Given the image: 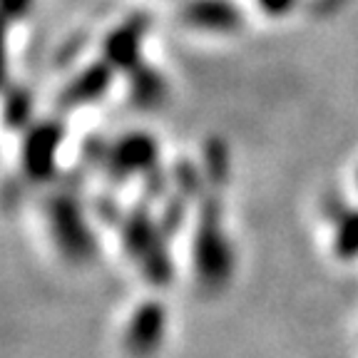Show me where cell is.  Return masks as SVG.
I'll return each instance as SVG.
<instances>
[{
	"label": "cell",
	"instance_id": "1",
	"mask_svg": "<svg viewBox=\"0 0 358 358\" xmlns=\"http://www.w3.org/2000/svg\"><path fill=\"white\" fill-rule=\"evenodd\" d=\"M192 266L196 281L209 291L224 289L234 274V249L224 231L219 196H207L201 201L192 236Z\"/></svg>",
	"mask_w": 358,
	"mask_h": 358
},
{
	"label": "cell",
	"instance_id": "2",
	"mask_svg": "<svg viewBox=\"0 0 358 358\" xmlns=\"http://www.w3.org/2000/svg\"><path fill=\"white\" fill-rule=\"evenodd\" d=\"M45 227L52 249L62 262L85 266L95 262L97 239L90 227V217L83 201L73 192H52L45 201Z\"/></svg>",
	"mask_w": 358,
	"mask_h": 358
},
{
	"label": "cell",
	"instance_id": "3",
	"mask_svg": "<svg viewBox=\"0 0 358 358\" xmlns=\"http://www.w3.org/2000/svg\"><path fill=\"white\" fill-rule=\"evenodd\" d=\"M122 241L132 262L142 268V274L155 286H167L172 279L164 227L157 224L145 209H137L122 222Z\"/></svg>",
	"mask_w": 358,
	"mask_h": 358
},
{
	"label": "cell",
	"instance_id": "4",
	"mask_svg": "<svg viewBox=\"0 0 358 358\" xmlns=\"http://www.w3.org/2000/svg\"><path fill=\"white\" fill-rule=\"evenodd\" d=\"M62 142H65V127L55 117L38 120L22 129L20 150H17L22 179L30 185L52 182L60 169Z\"/></svg>",
	"mask_w": 358,
	"mask_h": 358
},
{
	"label": "cell",
	"instance_id": "5",
	"mask_svg": "<svg viewBox=\"0 0 358 358\" xmlns=\"http://www.w3.org/2000/svg\"><path fill=\"white\" fill-rule=\"evenodd\" d=\"M102 164H105V172L112 182L147 177L159 164V142L145 129L124 132L105 150Z\"/></svg>",
	"mask_w": 358,
	"mask_h": 358
},
{
	"label": "cell",
	"instance_id": "6",
	"mask_svg": "<svg viewBox=\"0 0 358 358\" xmlns=\"http://www.w3.org/2000/svg\"><path fill=\"white\" fill-rule=\"evenodd\" d=\"M169 313L157 299L137 303L124 326V351L132 358H152L167 338Z\"/></svg>",
	"mask_w": 358,
	"mask_h": 358
},
{
	"label": "cell",
	"instance_id": "7",
	"mask_svg": "<svg viewBox=\"0 0 358 358\" xmlns=\"http://www.w3.org/2000/svg\"><path fill=\"white\" fill-rule=\"evenodd\" d=\"M150 17L145 13H134L127 20H122L117 28L107 33L102 43V60H107L115 73H132L134 67L142 65V48H145Z\"/></svg>",
	"mask_w": 358,
	"mask_h": 358
},
{
	"label": "cell",
	"instance_id": "8",
	"mask_svg": "<svg viewBox=\"0 0 358 358\" xmlns=\"http://www.w3.org/2000/svg\"><path fill=\"white\" fill-rule=\"evenodd\" d=\"M112 80H115V67L110 62H90L78 75H73V80H67L57 102H60L62 110H78V107L95 105V102H100L110 92Z\"/></svg>",
	"mask_w": 358,
	"mask_h": 358
},
{
	"label": "cell",
	"instance_id": "9",
	"mask_svg": "<svg viewBox=\"0 0 358 358\" xmlns=\"http://www.w3.org/2000/svg\"><path fill=\"white\" fill-rule=\"evenodd\" d=\"M182 20L207 33H234L241 25V13L229 0H189L182 8Z\"/></svg>",
	"mask_w": 358,
	"mask_h": 358
},
{
	"label": "cell",
	"instance_id": "10",
	"mask_svg": "<svg viewBox=\"0 0 358 358\" xmlns=\"http://www.w3.org/2000/svg\"><path fill=\"white\" fill-rule=\"evenodd\" d=\"M167 80L162 78V73H157L155 67L145 65L134 67L129 73V100L134 107L140 110H157L167 100Z\"/></svg>",
	"mask_w": 358,
	"mask_h": 358
},
{
	"label": "cell",
	"instance_id": "11",
	"mask_svg": "<svg viewBox=\"0 0 358 358\" xmlns=\"http://www.w3.org/2000/svg\"><path fill=\"white\" fill-rule=\"evenodd\" d=\"M334 254L341 262L358 259V209H341L334 217Z\"/></svg>",
	"mask_w": 358,
	"mask_h": 358
},
{
	"label": "cell",
	"instance_id": "12",
	"mask_svg": "<svg viewBox=\"0 0 358 358\" xmlns=\"http://www.w3.org/2000/svg\"><path fill=\"white\" fill-rule=\"evenodd\" d=\"M30 112H33V100L25 90L15 87L6 92V105H3V117L6 124L13 129H25L30 124Z\"/></svg>",
	"mask_w": 358,
	"mask_h": 358
},
{
	"label": "cell",
	"instance_id": "13",
	"mask_svg": "<svg viewBox=\"0 0 358 358\" xmlns=\"http://www.w3.org/2000/svg\"><path fill=\"white\" fill-rule=\"evenodd\" d=\"M8 85V17L0 13V90Z\"/></svg>",
	"mask_w": 358,
	"mask_h": 358
},
{
	"label": "cell",
	"instance_id": "14",
	"mask_svg": "<svg viewBox=\"0 0 358 358\" xmlns=\"http://www.w3.org/2000/svg\"><path fill=\"white\" fill-rule=\"evenodd\" d=\"M35 0H0V13L13 20V17H22L25 13L33 8Z\"/></svg>",
	"mask_w": 358,
	"mask_h": 358
},
{
	"label": "cell",
	"instance_id": "15",
	"mask_svg": "<svg viewBox=\"0 0 358 358\" xmlns=\"http://www.w3.org/2000/svg\"><path fill=\"white\" fill-rule=\"evenodd\" d=\"M257 3L262 6L264 13H268V15H286L291 8L296 6L299 0H257Z\"/></svg>",
	"mask_w": 358,
	"mask_h": 358
},
{
	"label": "cell",
	"instance_id": "16",
	"mask_svg": "<svg viewBox=\"0 0 358 358\" xmlns=\"http://www.w3.org/2000/svg\"><path fill=\"white\" fill-rule=\"evenodd\" d=\"M311 3H313V8H316V10H329V8L338 6L341 0H311Z\"/></svg>",
	"mask_w": 358,
	"mask_h": 358
},
{
	"label": "cell",
	"instance_id": "17",
	"mask_svg": "<svg viewBox=\"0 0 358 358\" xmlns=\"http://www.w3.org/2000/svg\"><path fill=\"white\" fill-rule=\"evenodd\" d=\"M356 185H358V174H356Z\"/></svg>",
	"mask_w": 358,
	"mask_h": 358
}]
</instances>
